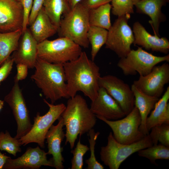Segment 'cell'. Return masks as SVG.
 Returning a JSON list of instances; mask_svg holds the SVG:
<instances>
[{
	"mask_svg": "<svg viewBox=\"0 0 169 169\" xmlns=\"http://www.w3.org/2000/svg\"><path fill=\"white\" fill-rule=\"evenodd\" d=\"M69 98L79 91L82 92L91 101L97 96L100 77L99 67L82 51L76 59L63 64Z\"/></svg>",
	"mask_w": 169,
	"mask_h": 169,
	"instance_id": "6da1fadb",
	"label": "cell"
},
{
	"mask_svg": "<svg viewBox=\"0 0 169 169\" xmlns=\"http://www.w3.org/2000/svg\"><path fill=\"white\" fill-rule=\"evenodd\" d=\"M61 116L66 127L65 144L73 149L79 135L88 133L93 129L96 117L91 111L86 100L79 95L70 98Z\"/></svg>",
	"mask_w": 169,
	"mask_h": 169,
	"instance_id": "7a4b0ae2",
	"label": "cell"
},
{
	"mask_svg": "<svg viewBox=\"0 0 169 169\" xmlns=\"http://www.w3.org/2000/svg\"><path fill=\"white\" fill-rule=\"evenodd\" d=\"M63 64L50 63L37 58L35 72L31 77L51 104L62 98H69Z\"/></svg>",
	"mask_w": 169,
	"mask_h": 169,
	"instance_id": "3957f363",
	"label": "cell"
},
{
	"mask_svg": "<svg viewBox=\"0 0 169 169\" xmlns=\"http://www.w3.org/2000/svg\"><path fill=\"white\" fill-rule=\"evenodd\" d=\"M89 10L79 2L63 15L58 29L59 37L67 38L81 47L88 48L90 44L87 34L90 26Z\"/></svg>",
	"mask_w": 169,
	"mask_h": 169,
	"instance_id": "277c9868",
	"label": "cell"
},
{
	"mask_svg": "<svg viewBox=\"0 0 169 169\" xmlns=\"http://www.w3.org/2000/svg\"><path fill=\"white\" fill-rule=\"evenodd\" d=\"M153 145L149 134L134 143L125 144L117 141L112 133L107 137V143L101 148L100 159L110 169H118L121 164L133 154Z\"/></svg>",
	"mask_w": 169,
	"mask_h": 169,
	"instance_id": "5b68a950",
	"label": "cell"
},
{
	"mask_svg": "<svg viewBox=\"0 0 169 169\" xmlns=\"http://www.w3.org/2000/svg\"><path fill=\"white\" fill-rule=\"evenodd\" d=\"M82 52L81 47L67 38L46 39L38 44L37 57L54 64H64L77 59Z\"/></svg>",
	"mask_w": 169,
	"mask_h": 169,
	"instance_id": "8992f818",
	"label": "cell"
},
{
	"mask_svg": "<svg viewBox=\"0 0 169 169\" xmlns=\"http://www.w3.org/2000/svg\"><path fill=\"white\" fill-rule=\"evenodd\" d=\"M169 62V54L156 56L138 47L131 49L128 54L120 58L117 65L126 76L136 75L145 76L149 73L156 64L163 62Z\"/></svg>",
	"mask_w": 169,
	"mask_h": 169,
	"instance_id": "52a82bcc",
	"label": "cell"
},
{
	"mask_svg": "<svg viewBox=\"0 0 169 169\" xmlns=\"http://www.w3.org/2000/svg\"><path fill=\"white\" fill-rule=\"evenodd\" d=\"M44 101L49 106V110L43 115H40L39 113L37 114L30 131L18 139L21 146H25L30 143H35L41 147L44 148L48 131L54 123L61 116L66 108V105L63 103L55 105L49 103L45 99Z\"/></svg>",
	"mask_w": 169,
	"mask_h": 169,
	"instance_id": "ba28073f",
	"label": "cell"
},
{
	"mask_svg": "<svg viewBox=\"0 0 169 169\" xmlns=\"http://www.w3.org/2000/svg\"><path fill=\"white\" fill-rule=\"evenodd\" d=\"M125 116L121 119L115 120H109L100 117L96 118L110 127L114 138L120 143L128 144L141 140L146 135L139 130L141 119L137 108L134 106Z\"/></svg>",
	"mask_w": 169,
	"mask_h": 169,
	"instance_id": "9c48e42d",
	"label": "cell"
},
{
	"mask_svg": "<svg viewBox=\"0 0 169 169\" xmlns=\"http://www.w3.org/2000/svg\"><path fill=\"white\" fill-rule=\"evenodd\" d=\"M130 16L127 14L118 17L108 30L105 48L113 51L120 58L130 52L134 41L132 30L128 24Z\"/></svg>",
	"mask_w": 169,
	"mask_h": 169,
	"instance_id": "30bf717a",
	"label": "cell"
},
{
	"mask_svg": "<svg viewBox=\"0 0 169 169\" xmlns=\"http://www.w3.org/2000/svg\"><path fill=\"white\" fill-rule=\"evenodd\" d=\"M4 101L12 111L17 126L16 134L14 137L19 139L29 132L32 124L18 82L14 81L11 90L5 96Z\"/></svg>",
	"mask_w": 169,
	"mask_h": 169,
	"instance_id": "8fae6325",
	"label": "cell"
},
{
	"mask_svg": "<svg viewBox=\"0 0 169 169\" xmlns=\"http://www.w3.org/2000/svg\"><path fill=\"white\" fill-rule=\"evenodd\" d=\"M100 87L104 88L118 103L126 115L135 106V98L131 87L118 77L110 74L100 77Z\"/></svg>",
	"mask_w": 169,
	"mask_h": 169,
	"instance_id": "7c38bea8",
	"label": "cell"
},
{
	"mask_svg": "<svg viewBox=\"0 0 169 169\" xmlns=\"http://www.w3.org/2000/svg\"><path fill=\"white\" fill-rule=\"evenodd\" d=\"M169 82V65L165 63L155 66L147 75L140 76L133 84L145 94L159 98L163 92L164 85Z\"/></svg>",
	"mask_w": 169,
	"mask_h": 169,
	"instance_id": "4fadbf2b",
	"label": "cell"
},
{
	"mask_svg": "<svg viewBox=\"0 0 169 169\" xmlns=\"http://www.w3.org/2000/svg\"><path fill=\"white\" fill-rule=\"evenodd\" d=\"M23 8L17 0H0V33L13 32L22 29Z\"/></svg>",
	"mask_w": 169,
	"mask_h": 169,
	"instance_id": "5bb4252c",
	"label": "cell"
},
{
	"mask_svg": "<svg viewBox=\"0 0 169 169\" xmlns=\"http://www.w3.org/2000/svg\"><path fill=\"white\" fill-rule=\"evenodd\" d=\"M47 152L37 146L35 148L28 147L21 156L12 159L8 158L3 169H38L42 166L53 167L51 159H47Z\"/></svg>",
	"mask_w": 169,
	"mask_h": 169,
	"instance_id": "9a60e30c",
	"label": "cell"
},
{
	"mask_svg": "<svg viewBox=\"0 0 169 169\" xmlns=\"http://www.w3.org/2000/svg\"><path fill=\"white\" fill-rule=\"evenodd\" d=\"M90 109L96 117L109 120H117L126 115L118 103L101 87L96 97L91 101Z\"/></svg>",
	"mask_w": 169,
	"mask_h": 169,
	"instance_id": "2e32d148",
	"label": "cell"
},
{
	"mask_svg": "<svg viewBox=\"0 0 169 169\" xmlns=\"http://www.w3.org/2000/svg\"><path fill=\"white\" fill-rule=\"evenodd\" d=\"M38 44L27 28L23 32L18 48L11 56L14 62L25 64L28 68H34L38 58Z\"/></svg>",
	"mask_w": 169,
	"mask_h": 169,
	"instance_id": "e0dca14e",
	"label": "cell"
},
{
	"mask_svg": "<svg viewBox=\"0 0 169 169\" xmlns=\"http://www.w3.org/2000/svg\"><path fill=\"white\" fill-rule=\"evenodd\" d=\"M58 120V124L56 125H53L50 127L46 135L45 139L48 143L47 153L52 156L51 159L53 167L56 169H63L64 159L62 154L63 148L61 143L65 137L63 129L64 124L61 116Z\"/></svg>",
	"mask_w": 169,
	"mask_h": 169,
	"instance_id": "ac0fdd59",
	"label": "cell"
},
{
	"mask_svg": "<svg viewBox=\"0 0 169 169\" xmlns=\"http://www.w3.org/2000/svg\"><path fill=\"white\" fill-rule=\"evenodd\" d=\"M134 41L133 44L147 50L167 54L169 51V41L167 38L151 35L139 22L133 26Z\"/></svg>",
	"mask_w": 169,
	"mask_h": 169,
	"instance_id": "d6986e66",
	"label": "cell"
},
{
	"mask_svg": "<svg viewBox=\"0 0 169 169\" xmlns=\"http://www.w3.org/2000/svg\"><path fill=\"white\" fill-rule=\"evenodd\" d=\"M166 3L165 0H141L135 5L137 12L146 14L150 17L151 20L149 22L154 35L159 37L160 24L166 19L161 9Z\"/></svg>",
	"mask_w": 169,
	"mask_h": 169,
	"instance_id": "ffe728a7",
	"label": "cell"
},
{
	"mask_svg": "<svg viewBox=\"0 0 169 169\" xmlns=\"http://www.w3.org/2000/svg\"><path fill=\"white\" fill-rule=\"evenodd\" d=\"M29 29L33 37L39 43L55 34L58 28L52 22L43 7L30 25Z\"/></svg>",
	"mask_w": 169,
	"mask_h": 169,
	"instance_id": "44dd1931",
	"label": "cell"
},
{
	"mask_svg": "<svg viewBox=\"0 0 169 169\" xmlns=\"http://www.w3.org/2000/svg\"><path fill=\"white\" fill-rule=\"evenodd\" d=\"M131 87L134 96L135 106L138 109L141 117L139 130L145 135H148L149 131L146 127V119L159 99L145 94L133 84Z\"/></svg>",
	"mask_w": 169,
	"mask_h": 169,
	"instance_id": "7402d4cb",
	"label": "cell"
},
{
	"mask_svg": "<svg viewBox=\"0 0 169 169\" xmlns=\"http://www.w3.org/2000/svg\"><path fill=\"white\" fill-rule=\"evenodd\" d=\"M169 86L162 97L155 104L153 110L146 120L148 131L153 127L162 124H169Z\"/></svg>",
	"mask_w": 169,
	"mask_h": 169,
	"instance_id": "603a6c76",
	"label": "cell"
},
{
	"mask_svg": "<svg viewBox=\"0 0 169 169\" xmlns=\"http://www.w3.org/2000/svg\"><path fill=\"white\" fill-rule=\"evenodd\" d=\"M22 29L0 33V66L10 54L18 48Z\"/></svg>",
	"mask_w": 169,
	"mask_h": 169,
	"instance_id": "cb8c5ba5",
	"label": "cell"
},
{
	"mask_svg": "<svg viewBox=\"0 0 169 169\" xmlns=\"http://www.w3.org/2000/svg\"><path fill=\"white\" fill-rule=\"evenodd\" d=\"M43 7L52 22L58 28L62 16L71 9L68 0H44Z\"/></svg>",
	"mask_w": 169,
	"mask_h": 169,
	"instance_id": "d4e9b609",
	"label": "cell"
},
{
	"mask_svg": "<svg viewBox=\"0 0 169 169\" xmlns=\"http://www.w3.org/2000/svg\"><path fill=\"white\" fill-rule=\"evenodd\" d=\"M111 9V6L110 3L90 9L89 18L90 26L108 30L112 25L110 18Z\"/></svg>",
	"mask_w": 169,
	"mask_h": 169,
	"instance_id": "484cf974",
	"label": "cell"
},
{
	"mask_svg": "<svg viewBox=\"0 0 169 169\" xmlns=\"http://www.w3.org/2000/svg\"><path fill=\"white\" fill-rule=\"evenodd\" d=\"M108 30L100 27L90 26L87 37L91 46V60L93 61L102 47L105 44L108 36Z\"/></svg>",
	"mask_w": 169,
	"mask_h": 169,
	"instance_id": "4316f807",
	"label": "cell"
},
{
	"mask_svg": "<svg viewBox=\"0 0 169 169\" xmlns=\"http://www.w3.org/2000/svg\"><path fill=\"white\" fill-rule=\"evenodd\" d=\"M137 152L139 156L147 158L153 164L157 160L169 159V147L161 144L153 145Z\"/></svg>",
	"mask_w": 169,
	"mask_h": 169,
	"instance_id": "83f0119b",
	"label": "cell"
},
{
	"mask_svg": "<svg viewBox=\"0 0 169 169\" xmlns=\"http://www.w3.org/2000/svg\"><path fill=\"white\" fill-rule=\"evenodd\" d=\"M21 146L18 139L12 137L7 130L5 132H0V150L15 156L18 152H21Z\"/></svg>",
	"mask_w": 169,
	"mask_h": 169,
	"instance_id": "f1b7e54d",
	"label": "cell"
},
{
	"mask_svg": "<svg viewBox=\"0 0 169 169\" xmlns=\"http://www.w3.org/2000/svg\"><path fill=\"white\" fill-rule=\"evenodd\" d=\"M149 135L153 145L158 142L169 147V124H164L153 127Z\"/></svg>",
	"mask_w": 169,
	"mask_h": 169,
	"instance_id": "f546056e",
	"label": "cell"
},
{
	"mask_svg": "<svg viewBox=\"0 0 169 169\" xmlns=\"http://www.w3.org/2000/svg\"><path fill=\"white\" fill-rule=\"evenodd\" d=\"M88 133L90 155V157L85 161V162L87 165L86 169H103L104 166L97 161L95 153L96 141L100 133L99 132H95L93 128L89 131Z\"/></svg>",
	"mask_w": 169,
	"mask_h": 169,
	"instance_id": "4dcf8cb0",
	"label": "cell"
},
{
	"mask_svg": "<svg viewBox=\"0 0 169 169\" xmlns=\"http://www.w3.org/2000/svg\"><path fill=\"white\" fill-rule=\"evenodd\" d=\"M111 12L118 17L134 13V6L131 0H112Z\"/></svg>",
	"mask_w": 169,
	"mask_h": 169,
	"instance_id": "1f68e13d",
	"label": "cell"
},
{
	"mask_svg": "<svg viewBox=\"0 0 169 169\" xmlns=\"http://www.w3.org/2000/svg\"><path fill=\"white\" fill-rule=\"evenodd\" d=\"M89 148L82 144L79 139L76 147L71 151L73 155L71 161V169H82L83 166V156L89 150Z\"/></svg>",
	"mask_w": 169,
	"mask_h": 169,
	"instance_id": "d6a6232c",
	"label": "cell"
},
{
	"mask_svg": "<svg viewBox=\"0 0 169 169\" xmlns=\"http://www.w3.org/2000/svg\"><path fill=\"white\" fill-rule=\"evenodd\" d=\"M14 63L11 56H9L0 66V83L4 80L10 74Z\"/></svg>",
	"mask_w": 169,
	"mask_h": 169,
	"instance_id": "836d02e7",
	"label": "cell"
},
{
	"mask_svg": "<svg viewBox=\"0 0 169 169\" xmlns=\"http://www.w3.org/2000/svg\"><path fill=\"white\" fill-rule=\"evenodd\" d=\"M23 9L24 16L22 32L27 28L28 20L31 9L32 7L33 0H20V1Z\"/></svg>",
	"mask_w": 169,
	"mask_h": 169,
	"instance_id": "e575fe53",
	"label": "cell"
},
{
	"mask_svg": "<svg viewBox=\"0 0 169 169\" xmlns=\"http://www.w3.org/2000/svg\"><path fill=\"white\" fill-rule=\"evenodd\" d=\"M44 0H33L28 20V25H30L35 20L39 11L43 7Z\"/></svg>",
	"mask_w": 169,
	"mask_h": 169,
	"instance_id": "d590c367",
	"label": "cell"
},
{
	"mask_svg": "<svg viewBox=\"0 0 169 169\" xmlns=\"http://www.w3.org/2000/svg\"><path fill=\"white\" fill-rule=\"evenodd\" d=\"M17 73L15 78L14 81L19 82L25 79L27 77L28 73V66L22 64H17L16 65Z\"/></svg>",
	"mask_w": 169,
	"mask_h": 169,
	"instance_id": "8d00e7d4",
	"label": "cell"
},
{
	"mask_svg": "<svg viewBox=\"0 0 169 169\" xmlns=\"http://www.w3.org/2000/svg\"><path fill=\"white\" fill-rule=\"evenodd\" d=\"M112 0H82L80 2L88 8L91 9L110 3Z\"/></svg>",
	"mask_w": 169,
	"mask_h": 169,
	"instance_id": "74e56055",
	"label": "cell"
},
{
	"mask_svg": "<svg viewBox=\"0 0 169 169\" xmlns=\"http://www.w3.org/2000/svg\"><path fill=\"white\" fill-rule=\"evenodd\" d=\"M10 158L3 154H2L0 151V169H3L7 160Z\"/></svg>",
	"mask_w": 169,
	"mask_h": 169,
	"instance_id": "f35d334b",
	"label": "cell"
},
{
	"mask_svg": "<svg viewBox=\"0 0 169 169\" xmlns=\"http://www.w3.org/2000/svg\"><path fill=\"white\" fill-rule=\"evenodd\" d=\"M70 7L72 8L76 4L80 2L82 0H68Z\"/></svg>",
	"mask_w": 169,
	"mask_h": 169,
	"instance_id": "ab89813d",
	"label": "cell"
},
{
	"mask_svg": "<svg viewBox=\"0 0 169 169\" xmlns=\"http://www.w3.org/2000/svg\"><path fill=\"white\" fill-rule=\"evenodd\" d=\"M4 105V101L0 100V111L3 108Z\"/></svg>",
	"mask_w": 169,
	"mask_h": 169,
	"instance_id": "60d3db41",
	"label": "cell"
},
{
	"mask_svg": "<svg viewBox=\"0 0 169 169\" xmlns=\"http://www.w3.org/2000/svg\"><path fill=\"white\" fill-rule=\"evenodd\" d=\"M134 5H135L137 3L141 0H131Z\"/></svg>",
	"mask_w": 169,
	"mask_h": 169,
	"instance_id": "b9f144b4",
	"label": "cell"
},
{
	"mask_svg": "<svg viewBox=\"0 0 169 169\" xmlns=\"http://www.w3.org/2000/svg\"><path fill=\"white\" fill-rule=\"evenodd\" d=\"M169 0H165L166 2H169Z\"/></svg>",
	"mask_w": 169,
	"mask_h": 169,
	"instance_id": "7bdbcfd3",
	"label": "cell"
},
{
	"mask_svg": "<svg viewBox=\"0 0 169 169\" xmlns=\"http://www.w3.org/2000/svg\"><path fill=\"white\" fill-rule=\"evenodd\" d=\"M17 0L18 1H20V0Z\"/></svg>",
	"mask_w": 169,
	"mask_h": 169,
	"instance_id": "ee69618b",
	"label": "cell"
},
{
	"mask_svg": "<svg viewBox=\"0 0 169 169\" xmlns=\"http://www.w3.org/2000/svg\"><path fill=\"white\" fill-rule=\"evenodd\" d=\"M0 84H1V83H0Z\"/></svg>",
	"mask_w": 169,
	"mask_h": 169,
	"instance_id": "f6af8a7d",
	"label": "cell"
}]
</instances>
